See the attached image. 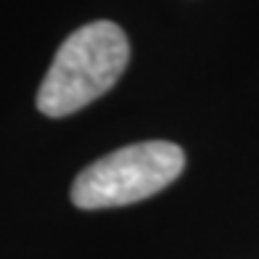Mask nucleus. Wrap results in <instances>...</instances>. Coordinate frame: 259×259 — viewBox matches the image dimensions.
Returning <instances> with one entry per match:
<instances>
[{"mask_svg":"<svg viewBox=\"0 0 259 259\" xmlns=\"http://www.w3.org/2000/svg\"><path fill=\"white\" fill-rule=\"evenodd\" d=\"M130 61V42L114 21L79 27L56 51L37 90V109L45 116H69L101 98L122 77Z\"/></svg>","mask_w":259,"mask_h":259,"instance_id":"nucleus-1","label":"nucleus"},{"mask_svg":"<svg viewBox=\"0 0 259 259\" xmlns=\"http://www.w3.org/2000/svg\"><path fill=\"white\" fill-rule=\"evenodd\" d=\"M185 154L169 140H146L111 151L85 167L72 185V201L79 209H111L164 191L180 178Z\"/></svg>","mask_w":259,"mask_h":259,"instance_id":"nucleus-2","label":"nucleus"}]
</instances>
